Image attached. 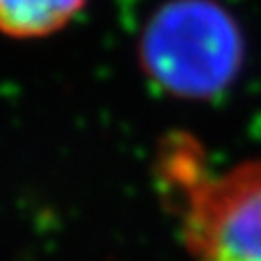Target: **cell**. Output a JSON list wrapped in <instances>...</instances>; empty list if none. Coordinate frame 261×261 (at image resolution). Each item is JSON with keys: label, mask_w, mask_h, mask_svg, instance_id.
I'll list each match as a JSON object with an SVG mask.
<instances>
[{"label": "cell", "mask_w": 261, "mask_h": 261, "mask_svg": "<svg viewBox=\"0 0 261 261\" xmlns=\"http://www.w3.org/2000/svg\"><path fill=\"white\" fill-rule=\"evenodd\" d=\"M140 62L149 81L179 99H211L243 62L239 23L213 0H172L147 23Z\"/></svg>", "instance_id": "2"}, {"label": "cell", "mask_w": 261, "mask_h": 261, "mask_svg": "<svg viewBox=\"0 0 261 261\" xmlns=\"http://www.w3.org/2000/svg\"><path fill=\"white\" fill-rule=\"evenodd\" d=\"M87 0H0V35L41 39L67 28Z\"/></svg>", "instance_id": "3"}, {"label": "cell", "mask_w": 261, "mask_h": 261, "mask_svg": "<svg viewBox=\"0 0 261 261\" xmlns=\"http://www.w3.org/2000/svg\"><path fill=\"white\" fill-rule=\"evenodd\" d=\"M188 144L179 138L161 156L188 252L197 261H261V161L213 174Z\"/></svg>", "instance_id": "1"}]
</instances>
